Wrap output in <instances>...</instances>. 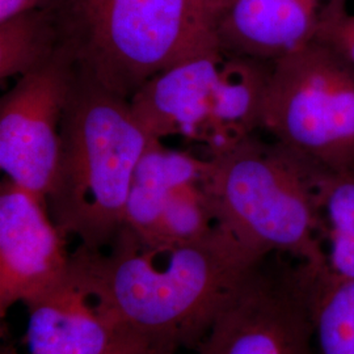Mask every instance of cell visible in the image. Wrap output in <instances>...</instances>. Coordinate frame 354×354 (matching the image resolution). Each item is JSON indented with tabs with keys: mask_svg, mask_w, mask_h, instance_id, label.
<instances>
[{
	"mask_svg": "<svg viewBox=\"0 0 354 354\" xmlns=\"http://www.w3.org/2000/svg\"><path fill=\"white\" fill-rule=\"evenodd\" d=\"M109 247H79L71 266L104 315L138 336L149 354L192 349L243 279L266 260L219 226L178 244L147 243L124 226Z\"/></svg>",
	"mask_w": 354,
	"mask_h": 354,
	"instance_id": "6da1fadb",
	"label": "cell"
},
{
	"mask_svg": "<svg viewBox=\"0 0 354 354\" xmlns=\"http://www.w3.org/2000/svg\"><path fill=\"white\" fill-rule=\"evenodd\" d=\"M149 142L130 100L76 74L46 205L79 247L102 250L125 226L131 180Z\"/></svg>",
	"mask_w": 354,
	"mask_h": 354,
	"instance_id": "3957f363",
	"label": "cell"
},
{
	"mask_svg": "<svg viewBox=\"0 0 354 354\" xmlns=\"http://www.w3.org/2000/svg\"><path fill=\"white\" fill-rule=\"evenodd\" d=\"M266 261L230 295L194 354H317L304 270H268Z\"/></svg>",
	"mask_w": 354,
	"mask_h": 354,
	"instance_id": "52a82bcc",
	"label": "cell"
},
{
	"mask_svg": "<svg viewBox=\"0 0 354 354\" xmlns=\"http://www.w3.org/2000/svg\"><path fill=\"white\" fill-rule=\"evenodd\" d=\"M310 310L317 354H354V279L313 285Z\"/></svg>",
	"mask_w": 354,
	"mask_h": 354,
	"instance_id": "9a60e30c",
	"label": "cell"
},
{
	"mask_svg": "<svg viewBox=\"0 0 354 354\" xmlns=\"http://www.w3.org/2000/svg\"><path fill=\"white\" fill-rule=\"evenodd\" d=\"M58 50L50 15L45 8L0 23V77L24 75L49 61Z\"/></svg>",
	"mask_w": 354,
	"mask_h": 354,
	"instance_id": "5bb4252c",
	"label": "cell"
},
{
	"mask_svg": "<svg viewBox=\"0 0 354 354\" xmlns=\"http://www.w3.org/2000/svg\"><path fill=\"white\" fill-rule=\"evenodd\" d=\"M228 0H51L58 49L76 74L130 100L152 77L221 46Z\"/></svg>",
	"mask_w": 354,
	"mask_h": 354,
	"instance_id": "7a4b0ae2",
	"label": "cell"
},
{
	"mask_svg": "<svg viewBox=\"0 0 354 354\" xmlns=\"http://www.w3.org/2000/svg\"><path fill=\"white\" fill-rule=\"evenodd\" d=\"M209 160L150 140L136 167L127 197L125 227L147 241L168 196L177 187L206 176Z\"/></svg>",
	"mask_w": 354,
	"mask_h": 354,
	"instance_id": "7c38bea8",
	"label": "cell"
},
{
	"mask_svg": "<svg viewBox=\"0 0 354 354\" xmlns=\"http://www.w3.org/2000/svg\"><path fill=\"white\" fill-rule=\"evenodd\" d=\"M207 160L203 185L216 226L263 259L289 256L311 283L320 281L317 187L324 171L253 136Z\"/></svg>",
	"mask_w": 354,
	"mask_h": 354,
	"instance_id": "277c9868",
	"label": "cell"
},
{
	"mask_svg": "<svg viewBox=\"0 0 354 354\" xmlns=\"http://www.w3.org/2000/svg\"><path fill=\"white\" fill-rule=\"evenodd\" d=\"M105 354H149L146 345L140 340L138 336L134 333L118 329V333L114 339L111 348L105 352Z\"/></svg>",
	"mask_w": 354,
	"mask_h": 354,
	"instance_id": "ac0fdd59",
	"label": "cell"
},
{
	"mask_svg": "<svg viewBox=\"0 0 354 354\" xmlns=\"http://www.w3.org/2000/svg\"><path fill=\"white\" fill-rule=\"evenodd\" d=\"M215 227L213 205L203 178L183 184L168 196L151 236L145 241L155 244L189 243L203 239Z\"/></svg>",
	"mask_w": 354,
	"mask_h": 354,
	"instance_id": "2e32d148",
	"label": "cell"
},
{
	"mask_svg": "<svg viewBox=\"0 0 354 354\" xmlns=\"http://www.w3.org/2000/svg\"><path fill=\"white\" fill-rule=\"evenodd\" d=\"M261 129L323 171L353 169V66L324 41L274 61Z\"/></svg>",
	"mask_w": 354,
	"mask_h": 354,
	"instance_id": "8992f818",
	"label": "cell"
},
{
	"mask_svg": "<svg viewBox=\"0 0 354 354\" xmlns=\"http://www.w3.org/2000/svg\"><path fill=\"white\" fill-rule=\"evenodd\" d=\"M26 307L29 354H105L118 333L73 266L62 282Z\"/></svg>",
	"mask_w": 354,
	"mask_h": 354,
	"instance_id": "8fae6325",
	"label": "cell"
},
{
	"mask_svg": "<svg viewBox=\"0 0 354 354\" xmlns=\"http://www.w3.org/2000/svg\"><path fill=\"white\" fill-rule=\"evenodd\" d=\"M348 0H228L218 23L222 49L274 62L323 41Z\"/></svg>",
	"mask_w": 354,
	"mask_h": 354,
	"instance_id": "30bf717a",
	"label": "cell"
},
{
	"mask_svg": "<svg viewBox=\"0 0 354 354\" xmlns=\"http://www.w3.org/2000/svg\"><path fill=\"white\" fill-rule=\"evenodd\" d=\"M75 82L74 64L58 49L49 61L19 76L0 102V168L8 180L45 201Z\"/></svg>",
	"mask_w": 354,
	"mask_h": 354,
	"instance_id": "ba28073f",
	"label": "cell"
},
{
	"mask_svg": "<svg viewBox=\"0 0 354 354\" xmlns=\"http://www.w3.org/2000/svg\"><path fill=\"white\" fill-rule=\"evenodd\" d=\"M272 66L218 46L152 77L131 111L150 140L183 137L213 158L261 129Z\"/></svg>",
	"mask_w": 354,
	"mask_h": 354,
	"instance_id": "5b68a950",
	"label": "cell"
},
{
	"mask_svg": "<svg viewBox=\"0 0 354 354\" xmlns=\"http://www.w3.org/2000/svg\"><path fill=\"white\" fill-rule=\"evenodd\" d=\"M354 67V15H346L323 39Z\"/></svg>",
	"mask_w": 354,
	"mask_h": 354,
	"instance_id": "e0dca14e",
	"label": "cell"
},
{
	"mask_svg": "<svg viewBox=\"0 0 354 354\" xmlns=\"http://www.w3.org/2000/svg\"><path fill=\"white\" fill-rule=\"evenodd\" d=\"M51 0H0V23L21 13L45 8Z\"/></svg>",
	"mask_w": 354,
	"mask_h": 354,
	"instance_id": "d6986e66",
	"label": "cell"
},
{
	"mask_svg": "<svg viewBox=\"0 0 354 354\" xmlns=\"http://www.w3.org/2000/svg\"><path fill=\"white\" fill-rule=\"evenodd\" d=\"M67 236L46 201L7 177L0 188V313L29 304L62 282L71 268Z\"/></svg>",
	"mask_w": 354,
	"mask_h": 354,
	"instance_id": "9c48e42d",
	"label": "cell"
},
{
	"mask_svg": "<svg viewBox=\"0 0 354 354\" xmlns=\"http://www.w3.org/2000/svg\"><path fill=\"white\" fill-rule=\"evenodd\" d=\"M317 213L323 277L313 285L354 279V168L322 174Z\"/></svg>",
	"mask_w": 354,
	"mask_h": 354,
	"instance_id": "4fadbf2b",
	"label": "cell"
}]
</instances>
